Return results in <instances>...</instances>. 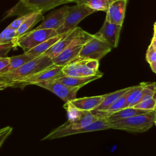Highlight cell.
<instances>
[{"mask_svg": "<svg viewBox=\"0 0 156 156\" xmlns=\"http://www.w3.org/2000/svg\"><path fill=\"white\" fill-rule=\"evenodd\" d=\"M154 124L156 126V119H155V122H154Z\"/></svg>", "mask_w": 156, "mask_h": 156, "instance_id": "b9f144b4", "label": "cell"}, {"mask_svg": "<svg viewBox=\"0 0 156 156\" xmlns=\"http://www.w3.org/2000/svg\"><path fill=\"white\" fill-rule=\"evenodd\" d=\"M62 72L63 75L66 76H71V77L80 76L76 60H73L72 62H69V63L63 66Z\"/></svg>", "mask_w": 156, "mask_h": 156, "instance_id": "f1b7e54d", "label": "cell"}, {"mask_svg": "<svg viewBox=\"0 0 156 156\" xmlns=\"http://www.w3.org/2000/svg\"><path fill=\"white\" fill-rule=\"evenodd\" d=\"M12 130V127L9 126L0 129V147L4 143L5 140L7 138V137L11 134Z\"/></svg>", "mask_w": 156, "mask_h": 156, "instance_id": "836d02e7", "label": "cell"}, {"mask_svg": "<svg viewBox=\"0 0 156 156\" xmlns=\"http://www.w3.org/2000/svg\"><path fill=\"white\" fill-rule=\"evenodd\" d=\"M52 65H53L52 59L44 54H41L16 69L0 74V80L13 83L14 85Z\"/></svg>", "mask_w": 156, "mask_h": 156, "instance_id": "6da1fadb", "label": "cell"}, {"mask_svg": "<svg viewBox=\"0 0 156 156\" xmlns=\"http://www.w3.org/2000/svg\"><path fill=\"white\" fill-rule=\"evenodd\" d=\"M114 0H91L86 4L96 11L107 12L110 4Z\"/></svg>", "mask_w": 156, "mask_h": 156, "instance_id": "484cf974", "label": "cell"}, {"mask_svg": "<svg viewBox=\"0 0 156 156\" xmlns=\"http://www.w3.org/2000/svg\"><path fill=\"white\" fill-rule=\"evenodd\" d=\"M106 129H111L108 121L106 117L101 118L99 119L96 120V121L92 122L91 124L88 125L86 127H84L81 129H76L71 132V135L77 134L80 133H84V132H94L98 130H106Z\"/></svg>", "mask_w": 156, "mask_h": 156, "instance_id": "d6986e66", "label": "cell"}, {"mask_svg": "<svg viewBox=\"0 0 156 156\" xmlns=\"http://www.w3.org/2000/svg\"><path fill=\"white\" fill-rule=\"evenodd\" d=\"M146 59L149 64L156 60V49H155L151 44L149 46L146 51Z\"/></svg>", "mask_w": 156, "mask_h": 156, "instance_id": "d6a6232c", "label": "cell"}, {"mask_svg": "<svg viewBox=\"0 0 156 156\" xmlns=\"http://www.w3.org/2000/svg\"><path fill=\"white\" fill-rule=\"evenodd\" d=\"M153 40H156V30H154V36H153V38L152 39Z\"/></svg>", "mask_w": 156, "mask_h": 156, "instance_id": "ab89813d", "label": "cell"}, {"mask_svg": "<svg viewBox=\"0 0 156 156\" xmlns=\"http://www.w3.org/2000/svg\"><path fill=\"white\" fill-rule=\"evenodd\" d=\"M133 107L147 111L156 110V92L152 98L142 101Z\"/></svg>", "mask_w": 156, "mask_h": 156, "instance_id": "4316f807", "label": "cell"}, {"mask_svg": "<svg viewBox=\"0 0 156 156\" xmlns=\"http://www.w3.org/2000/svg\"><path fill=\"white\" fill-rule=\"evenodd\" d=\"M44 17L40 12L32 13L31 15L16 29V38L26 33L29 29L40 21H43Z\"/></svg>", "mask_w": 156, "mask_h": 156, "instance_id": "ffe728a7", "label": "cell"}, {"mask_svg": "<svg viewBox=\"0 0 156 156\" xmlns=\"http://www.w3.org/2000/svg\"><path fill=\"white\" fill-rule=\"evenodd\" d=\"M127 0H114L106 12L105 20L112 23L122 25Z\"/></svg>", "mask_w": 156, "mask_h": 156, "instance_id": "5bb4252c", "label": "cell"}, {"mask_svg": "<svg viewBox=\"0 0 156 156\" xmlns=\"http://www.w3.org/2000/svg\"><path fill=\"white\" fill-rule=\"evenodd\" d=\"M68 5H64L63 7L49 14L35 29H51L57 30L63 23L68 13Z\"/></svg>", "mask_w": 156, "mask_h": 156, "instance_id": "4fadbf2b", "label": "cell"}, {"mask_svg": "<svg viewBox=\"0 0 156 156\" xmlns=\"http://www.w3.org/2000/svg\"><path fill=\"white\" fill-rule=\"evenodd\" d=\"M103 74L94 75L91 76H77L71 77L62 75V76L55 79L60 82L65 84L66 86L71 87H80L85 85L86 84L98 79L102 76Z\"/></svg>", "mask_w": 156, "mask_h": 156, "instance_id": "2e32d148", "label": "cell"}, {"mask_svg": "<svg viewBox=\"0 0 156 156\" xmlns=\"http://www.w3.org/2000/svg\"><path fill=\"white\" fill-rule=\"evenodd\" d=\"M10 63V57H0V71L4 68Z\"/></svg>", "mask_w": 156, "mask_h": 156, "instance_id": "e575fe53", "label": "cell"}, {"mask_svg": "<svg viewBox=\"0 0 156 156\" xmlns=\"http://www.w3.org/2000/svg\"></svg>", "mask_w": 156, "mask_h": 156, "instance_id": "7bdbcfd3", "label": "cell"}, {"mask_svg": "<svg viewBox=\"0 0 156 156\" xmlns=\"http://www.w3.org/2000/svg\"><path fill=\"white\" fill-rule=\"evenodd\" d=\"M63 107L66 109L68 116V120L69 121H72L78 118H79L83 113V110H79L77 108H76L73 105V104L70 102V101L65 102Z\"/></svg>", "mask_w": 156, "mask_h": 156, "instance_id": "f546056e", "label": "cell"}, {"mask_svg": "<svg viewBox=\"0 0 156 156\" xmlns=\"http://www.w3.org/2000/svg\"><path fill=\"white\" fill-rule=\"evenodd\" d=\"M83 31L84 30H83L80 27L77 26L70 31L66 32V34L60 40L56 42L43 54L48 56L51 59L55 58L64 49H65L75 38L80 35Z\"/></svg>", "mask_w": 156, "mask_h": 156, "instance_id": "8fae6325", "label": "cell"}, {"mask_svg": "<svg viewBox=\"0 0 156 156\" xmlns=\"http://www.w3.org/2000/svg\"><path fill=\"white\" fill-rule=\"evenodd\" d=\"M91 0H78L77 2V4H86L88 2H89Z\"/></svg>", "mask_w": 156, "mask_h": 156, "instance_id": "74e56055", "label": "cell"}, {"mask_svg": "<svg viewBox=\"0 0 156 156\" xmlns=\"http://www.w3.org/2000/svg\"><path fill=\"white\" fill-rule=\"evenodd\" d=\"M154 30H156V22L154 24Z\"/></svg>", "mask_w": 156, "mask_h": 156, "instance_id": "60d3db41", "label": "cell"}, {"mask_svg": "<svg viewBox=\"0 0 156 156\" xmlns=\"http://www.w3.org/2000/svg\"><path fill=\"white\" fill-rule=\"evenodd\" d=\"M151 111L144 110L139 108H136L134 107H127V108H125L120 110H118L117 112H115L110 114L109 116H108L106 118L108 120L111 121V120L126 118H129V117L136 116V115L145 114Z\"/></svg>", "mask_w": 156, "mask_h": 156, "instance_id": "44dd1931", "label": "cell"}, {"mask_svg": "<svg viewBox=\"0 0 156 156\" xmlns=\"http://www.w3.org/2000/svg\"><path fill=\"white\" fill-rule=\"evenodd\" d=\"M78 0H19L18 3L10 9L3 20L13 16H22L27 13L40 12L42 13L64 4L76 2Z\"/></svg>", "mask_w": 156, "mask_h": 156, "instance_id": "3957f363", "label": "cell"}, {"mask_svg": "<svg viewBox=\"0 0 156 156\" xmlns=\"http://www.w3.org/2000/svg\"><path fill=\"white\" fill-rule=\"evenodd\" d=\"M150 44H151L155 49H156V40H152Z\"/></svg>", "mask_w": 156, "mask_h": 156, "instance_id": "f35d334b", "label": "cell"}, {"mask_svg": "<svg viewBox=\"0 0 156 156\" xmlns=\"http://www.w3.org/2000/svg\"><path fill=\"white\" fill-rule=\"evenodd\" d=\"M16 39V30L12 28L9 25L0 34V44H6L12 41L15 43Z\"/></svg>", "mask_w": 156, "mask_h": 156, "instance_id": "d4e9b609", "label": "cell"}, {"mask_svg": "<svg viewBox=\"0 0 156 156\" xmlns=\"http://www.w3.org/2000/svg\"><path fill=\"white\" fill-rule=\"evenodd\" d=\"M38 56L29 54L26 52H24L21 55L10 57V63L4 68L0 71V74H4L16 69L29 61L36 58Z\"/></svg>", "mask_w": 156, "mask_h": 156, "instance_id": "e0dca14e", "label": "cell"}, {"mask_svg": "<svg viewBox=\"0 0 156 156\" xmlns=\"http://www.w3.org/2000/svg\"><path fill=\"white\" fill-rule=\"evenodd\" d=\"M16 46V44L14 41L0 44V57H6L8 52L12 48H15Z\"/></svg>", "mask_w": 156, "mask_h": 156, "instance_id": "4dcf8cb0", "label": "cell"}, {"mask_svg": "<svg viewBox=\"0 0 156 156\" xmlns=\"http://www.w3.org/2000/svg\"><path fill=\"white\" fill-rule=\"evenodd\" d=\"M66 34V32L62 34H58L55 36L51 37L26 52L27 54L35 55L37 56H39L41 54H43L46 51H48L51 47H52L56 42H57L59 40H60Z\"/></svg>", "mask_w": 156, "mask_h": 156, "instance_id": "ac0fdd59", "label": "cell"}, {"mask_svg": "<svg viewBox=\"0 0 156 156\" xmlns=\"http://www.w3.org/2000/svg\"><path fill=\"white\" fill-rule=\"evenodd\" d=\"M150 66H151V68L152 71L154 73H156V60L151 62L150 63Z\"/></svg>", "mask_w": 156, "mask_h": 156, "instance_id": "8d00e7d4", "label": "cell"}, {"mask_svg": "<svg viewBox=\"0 0 156 156\" xmlns=\"http://www.w3.org/2000/svg\"><path fill=\"white\" fill-rule=\"evenodd\" d=\"M112 48L97 33L82 47L78 57L99 60L110 52Z\"/></svg>", "mask_w": 156, "mask_h": 156, "instance_id": "5b68a950", "label": "cell"}, {"mask_svg": "<svg viewBox=\"0 0 156 156\" xmlns=\"http://www.w3.org/2000/svg\"><path fill=\"white\" fill-rule=\"evenodd\" d=\"M101 118L100 116L94 110L85 111L78 118L72 121H67L63 124L58 126L41 140H53L70 135L74 130L83 128Z\"/></svg>", "mask_w": 156, "mask_h": 156, "instance_id": "277c9868", "label": "cell"}, {"mask_svg": "<svg viewBox=\"0 0 156 156\" xmlns=\"http://www.w3.org/2000/svg\"><path fill=\"white\" fill-rule=\"evenodd\" d=\"M122 26V25L112 23L105 20L102 26L97 34L112 48H115L118 44Z\"/></svg>", "mask_w": 156, "mask_h": 156, "instance_id": "7c38bea8", "label": "cell"}, {"mask_svg": "<svg viewBox=\"0 0 156 156\" xmlns=\"http://www.w3.org/2000/svg\"><path fill=\"white\" fill-rule=\"evenodd\" d=\"M13 83L0 80V90H2L7 87H13Z\"/></svg>", "mask_w": 156, "mask_h": 156, "instance_id": "d590c367", "label": "cell"}, {"mask_svg": "<svg viewBox=\"0 0 156 156\" xmlns=\"http://www.w3.org/2000/svg\"><path fill=\"white\" fill-rule=\"evenodd\" d=\"M75 60L77 62L79 71L80 76H94V75L103 74V73H102L99 71H93V70L88 68L85 65L83 59L77 57Z\"/></svg>", "mask_w": 156, "mask_h": 156, "instance_id": "83f0119b", "label": "cell"}, {"mask_svg": "<svg viewBox=\"0 0 156 156\" xmlns=\"http://www.w3.org/2000/svg\"><path fill=\"white\" fill-rule=\"evenodd\" d=\"M35 85L45 88L59 97L65 102L76 98V94L80 87H71L55 79L37 83Z\"/></svg>", "mask_w": 156, "mask_h": 156, "instance_id": "30bf717a", "label": "cell"}, {"mask_svg": "<svg viewBox=\"0 0 156 156\" xmlns=\"http://www.w3.org/2000/svg\"><path fill=\"white\" fill-rule=\"evenodd\" d=\"M156 119V110L129 118L108 120L111 129L125 130L132 133L146 132L154 124Z\"/></svg>", "mask_w": 156, "mask_h": 156, "instance_id": "7a4b0ae2", "label": "cell"}, {"mask_svg": "<svg viewBox=\"0 0 156 156\" xmlns=\"http://www.w3.org/2000/svg\"><path fill=\"white\" fill-rule=\"evenodd\" d=\"M105 98V94L91 97H84L81 98H75L70 101V102L76 108L85 111H93L95 110L102 102Z\"/></svg>", "mask_w": 156, "mask_h": 156, "instance_id": "9a60e30c", "label": "cell"}, {"mask_svg": "<svg viewBox=\"0 0 156 156\" xmlns=\"http://www.w3.org/2000/svg\"><path fill=\"white\" fill-rule=\"evenodd\" d=\"M132 87L125 88L121 90L115 91L114 92L105 94V98L100 105L94 110L96 111H105L111 104L118 98L125 94Z\"/></svg>", "mask_w": 156, "mask_h": 156, "instance_id": "7402d4cb", "label": "cell"}, {"mask_svg": "<svg viewBox=\"0 0 156 156\" xmlns=\"http://www.w3.org/2000/svg\"><path fill=\"white\" fill-rule=\"evenodd\" d=\"M57 35L58 34L54 29H35L16 38L15 43L17 46L21 47L26 52L48 38Z\"/></svg>", "mask_w": 156, "mask_h": 156, "instance_id": "52a82bcc", "label": "cell"}, {"mask_svg": "<svg viewBox=\"0 0 156 156\" xmlns=\"http://www.w3.org/2000/svg\"><path fill=\"white\" fill-rule=\"evenodd\" d=\"M95 12L85 4L69 7L63 23L56 30L57 34H62L70 31L76 27L77 25L85 17Z\"/></svg>", "mask_w": 156, "mask_h": 156, "instance_id": "ba28073f", "label": "cell"}, {"mask_svg": "<svg viewBox=\"0 0 156 156\" xmlns=\"http://www.w3.org/2000/svg\"><path fill=\"white\" fill-rule=\"evenodd\" d=\"M63 66H57L54 64L41 70V71L30 76L20 82L16 83L13 87L23 88L26 85H36L37 83L48 81L57 79L63 75L62 70Z\"/></svg>", "mask_w": 156, "mask_h": 156, "instance_id": "9c48e42d", "label": "cell"}, {"mask_svg": "<svg viewBox=\"0 0 156 156\" xmlns=\"http://www.w3.org/2000/svg\"><path fill=\"white\" fill-rule=\"evenodd\" d=\"M93 35L85 31L75 38L58 55L52 59L53 64L64 66L78 57L79 54L83 46L92 37Z\"/></svg>", "mask_w": 156, "mask_h": 156, "instance_id": "8992f818", "label": "cell"}, {"mask_svg": "<svg viewBox=\"0 0 156 156\" xmlns=\"http://www.w3.org/2000/svg\"><path fill=\"white\" fill-rule=\"evenodd\" d=\"M31 14H32V13H27V14H26V15L20 16L19 18H18L17 19L14 20L12 23H11L9 24V26L10 27H12V28L16 30L31 15Z\"/></svg>", "mask_w": 156, "mask_h": 156, "instance_id": "1f68e13d", "label": "cell"}, {"mask_svg": "<svg viewBox=\"0 0 156 156\" xmlns=\"http://www.w3.org/2000/svg\"><path fill=\"white\" fill-rule=\"evenodd\" d=\"M156 92V83L148 82V83L144 87L140 94L136 96L135 100L129 105V107H133L134 105L140 102L152 98Z\"/></svg>", "mask_w": 156, "mask_h": 156, "instance_id": "603a6c76", "label": "cell"}, {"mask_svg": "<svg viewBox=\"0 0 156 156\" xmlns=\"http://www.w3.org/2000/svg\"><path fill=\"white\" fill-rule=\"evenodd\" d=\"M148 83V82H142L140 84L135 86H132L126 93V108L129 107V105L135 100L136 96L142 91L144 87Z\"/></svg>", "mask_w": 156, "mask_h": 156, "instance_id": "cb8c5ba5", "label": "cell"}]
</instances>
